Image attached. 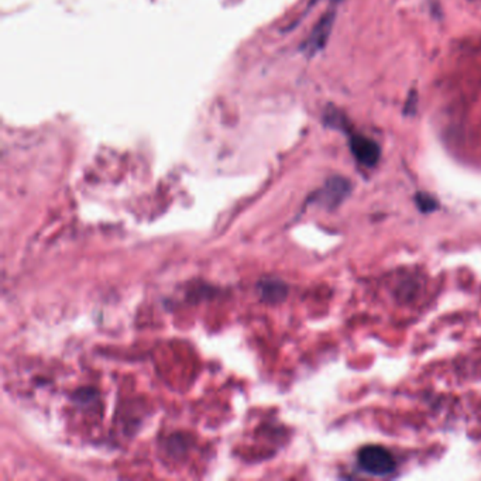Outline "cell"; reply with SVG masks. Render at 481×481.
Listing matches in <instances>:
<instances>
[{
    "instance_id": "2",
    "label": "cell",
    "mask_w": 481,
    "mask_h": 481,
    "mask_svg": "<svg viewBox=\"0 0 481 481\" xmlns=\"http://www.w3.org/2000/svg\"><path fill=\"white\" fill-rule=\"evenodd\" d=\"M350 149L357 161L366 166L375 165L380 159V147L371 139L354 136L350 140Z\"/></svg>"
},
{
    "instance_id": "3",
    "label": "cell",
    "mask_w": 481,
    "mask_h": 481,
    "mask_svg": "<svg viewBox=\"0 0 481 481\" xmlns=\"http://www.w3.org/2000/svg\"><path fill=\"white\" fill-rule=\"evenodd\" d=\"M350 183L343 178H332L327 181L324 188L318 192L317 199L327 208L337 206L349 193Z\"/></svg>"
},
{
    "instance_id": "4",
    "label": "cell",
    "mask_w": 481,
    "mask_h": 481,
    "mask_svg": "<svg viewBox=\"0 0 481 481\" xmlns=\"http://www.w3.org/2000/svg\"><path fill=\"white\" fill-rule=\"evenodd\" d=\"M332 24H333V14H326L321 21L318 23V26L314 28L312 34L310 35L308 41L304 45V50L312 55L315 52H318L321 48H323L324 43L329 38L330 30H332Z\"/></svg>"
},
{
    "instance_id": "1",
    "label": "cell",
    "mask_w": 481,
    "mask_h": 481,
    "mask_svg": "<svg viewBox=\"0 0 481 481\" xmlns=\"http://www.w3.org/2000/svg\"><path fill=\"white\" fill-rule=\"evenodd\" d=\"M360 468L373 476H388L395 470L392 455L381 446H366L358 452Z\"/></svg>"
},
{
    "instance_id": "5",
    "label": "cell",
    "mask_w": 481,
    "mask_h": 481,
    "mask_svg": "<svg viewBox=\"0 0 481 481\" xmlns=\"http://www.w3.org/2000/svg\"><path fill=\"white\" fill-rule=\"evenodd\" d=\"M259 288H260L259 291H260L261 300L270 304H277V302L284 301L288 294L287 285L283 281L276 280V278L261 281Z\"/></svg>"
},
{
    "instance_id": "6",
    "label": "cell",
    "mask_w": 481,
    "mask_h": 481,
    "mask_svg": "<svg viewBox=\"0 0 481 481\" xmlns=\"http://www.w3.org/2000/svg\"><path fill=\"white\" fill-rule=\"evenodd\" d=\"M415 199H417V203H418V206H419V209L422 212H432V210H435L438 208L436 199L434 196L428 195V193H422L421 192V193L417 195Z\"/></svg>"
}]
</instances>
